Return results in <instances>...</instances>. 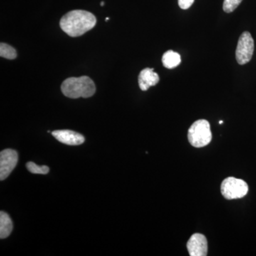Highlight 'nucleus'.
I'll return each instance as SVG.
<instances>
[{"label": "nucleus", "instance_id": "f257e3e1", "mask_svg": "<svg viewBox=\"0 0 256 256\" xmlns=\"http://www.w3.org/2000/svg\"><path fill=\"white\" fill-rule=\"evenodd\" d=\"M96 18L85 10H73L64 15L60 21L62 30L68 36H82L96 26Z\"/></svg>", "mask_w": 256, "mask_h": 256}, {"label": "nucleus", "instance_id": "f03ea898", "mask_svg": "<svg viewBox=\"0 0 256 256\" xmlns=\"http://www.w3.org/2000/svg\"><path fill=\"white\" fill-rule=\"evenodd\" d=\"M62 92L64 96L70 98H87L95 94L96 86L92 79L86 76L72 77L64 80L62 85Z\"/></svg>", "mask_w": 256, "mask_h": 256}, {"label": "nucleus", "instance_id": "7ed1b4c3", "mask_svg": "<svg viewBox=\"0 0 256 256\" xmlns=\"http://www.w3.org/2000/svg\"><path fill=\"white\" fill-rule=\"evenodd\" d=\"M188 142L194 148L208 146L212 140L210 124L206 120H198L192 124L188 130Z\"/></svg>", "mask_w": 256, "mask_h": 256}, {"label": "nucleus", "instance_id": "20e7f679", "mask_svg": "<svg viewBox=\"0 0 256 256\" xmlns=\"http://www.w3.org/2000/svg\"><path fill=\"white\" fill-rule=\"evenodd\" d=\"M220 192L226 200H236L247 194L248 186L245 181L240 178H228L222 182Z\"/></svg>", "mask_w": 256, "mask_h": 256}, {"label": "nucleus", "instance_id": "39448f33", "mask_svg": "<svg viewBox=\"0 0 256 256\" xmlns=\"http://www.w3.org/2000/svg\"><path fill=\"white\" fill-rule=\"evenodd\" d=\"M254 52V40L248 32H244L239 38L236 58L240 65L246 64L252 60Z\"/></svg>", "mask_w": 256, "mask_h": 256}, {"label": "nucleus", "instance_id": "423d86ee", "mask_svg": "<svg viewBox=\"0 0 256 256\" xmlns=\"http://www.w3.org/2000/svg\"><path fill=\"white\" fill-rule=\"evenodd\" d=\"M18 153L14 150L6 149L0 153V180L8 178L18 162Z\"/></svg>", "mask_w": 256, "mask_h": 256}, {"label": "nucleus", "instance_id": "0eeeda50", "mask_svg": "<svg viewBox=\"0 0 256 256\" xmlns=\"http://www.w3.org/2000/svg\"><path fill=\"white\" fill-rule=\"evenodd\" d=\"M186 247L191 256H206L208 252V242L203 234L192 235L188 240Z\"/></svg>", "mask_w": 256, "mask_h": 256}, {"label": "nucleus", "instance_id": "6e6552de", "mask_svg": "<svg viewBox=\"0 0 256 256\" xmlns=\"http://www.w3.org/2000/svg\"><path fill=\"white\" fill-rule=\"evenodd\" d=\"M52 133L57 140L67 146H80L85 142V138L82 134L69 130H60Z\"/></svg>", "mask_w": 256, "mask_h": 256}, {"label": "nucleus", "instance_id": "1a4fd4ad", "mask_svg": "<svg viewBox=\"0 0 256 256\" xmlns=\"http://www.w3.org/2000/svg\"><path fill=\"white\" fill-rule=\"evenodd\" d=\"M160 82L158 74L154 72V68H146L143 69L139 74L138 82L139 86L143 92L148 90L150 88L156 85Z\"/></svg>", "mask_w": 256, "mask_h": 256}, {"label": "nucleus", "instance_id": "9d476101", "mask_svg": "<svg viewBox=\"0 0 256 256\" xmlns=\"http://www.w3.org/2000/svg\"><path fill=\"white\" fill-rule=\"evenodd\" d=\"M13 230V223L8 214L0 212V238L4 239L10 236Z\"/></svg>", "mask_w": 256, "mask_h": 256}, {"label": "nucleus", "instance_id": "9b49d317", "mask_svg": "<svg viewBox=\"0 0 256 256\" xmlns=\"http://www.w3.org/2000/svg\"><path fill=\"white\" fill-rule=\"evenodd\" d=\"M162 62L165 68L169 69L176 68L181 64V56L178 52L169 50L163 54Z\"/></svg>", "mask_w": 256, "mask_h": 256}, {"label": "nucleus", "instance_id": "f8f14e48", "mask_svg": "<svg viewBox=\"0 0 256 256\" xmlns=\"http://www.w3.org/2000/svg\"><path fill=\"white\" fill-rule=\"evenodd\" d=\"M0 56L6 60H15L16 58V50L8 44L1 43L0 44Z\"/></svg>", "mask_w": 256, "mask_h": 256}, {"label": "nucleus", "instance_id": "ddd939ff", "mask_svg": "<svg viewBox=\"0 0 256 256\" xmlns=\"http://www.w3.org/2000/svg\"><path fill=\"white\" fill-rule=\"evenodd\" d=\"M26 166L28 171L32 174H46L50 172V168L45 165L38 166L33 162H28Z\"/></svg>", "mask_w": 256, "mask_h": 256}, {"label": "nucleus", "instance_id": "4468645a", "mask_svg": "<svg viewBox=\"0 0 256 256\" xmlns=\"http://www.w3.org/2000/svg\"><path fill=\"white\" fill-rule=\"evenodd\" d=\"M242 0H224L223 4L224 11L226 13L233 12L236 9Z\"/></svg>", "mask_w": 256, "mask_h": 256}, {"label": "nucleus", "instance_id": "2eb2a0df", "mask_svg": "<svg viewBox=\"0 0 256 256\" xmlns=\"http://www.w3.org/2000/svg\"><path fill=\"white\" fill-rule=\"evenodd\" d=\"M194 0H178V4L180 8L182 10H188L191 8Z\"/></svg>", "mask_w": 256, "mask_h": 256}, {"label": "nucleus", "instance_id": "dca6fc26", "mask_svg": "<svg viewBox=\"0 0 256 256\" xmlns=\"http://www.w3.org/2000/svg\"><path fill=\"white\" fill-rule=\"evenodd\" d=\"M101 6H104V4H105V2H101Z\"/></svg>", "mask_w": 256, "mask_h": 256}, {"label": "nucleus", "instance_id": "f3484780", "mask_svg": "<svg viewBox=\"0 0 256 256\" xmlns=\"http://www.w3.org/2000/svg\"><path fill=\"white\" fill-rule=\"evenodd\" d=\"M109 20V18H106V21H108Z\"/></svg>", "mask_w": 256, "mask_h": 256}, {"label": "nucleus", "instance_id": "a211bd4d", "mask_svg": "<svg viewBox=\"0 0 256 256\" xmlns=\"http://www.w3.org/2000/svg\"><path fill=\"white\" fill-rule=\"evenodd\" d=\"M223 124V121L220 120V124Z\"/></svg>", "mask_w": 256, "mask_h": 256}]
</instances>
